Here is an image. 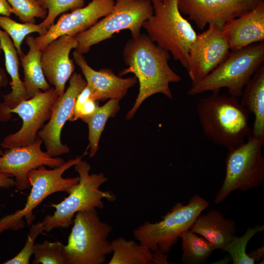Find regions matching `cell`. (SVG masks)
Segmentation results:
<instances>
[{"instance_id":"cell-32","label":"cell","mask_w":264,"mask_h":264,"mask_svg":"<svg viewBox=\"0 0 264 264\" xmlns=\"http://www.w3.org/2000/svg\"><path fill=\"white\" fill-rule=\"evenodd\" d=\"M91 89L86 85L76 99L69 120L73 121L81 119L83 121L94 113L98 106L96 101L91 98Z\"/></svg>"},{"instance_id":"cell-33","label":"cell","mask_w":264,"mask_h":264,"mask_svg":"<svg viewBox=\"0 0 264 264\" xmlns=\"http://www.w3.org/2000/svg\"><path fill=\"white\" fill-rule=\"evenodd\" d=\"M44 230L43 222L33 224L30 228L25 244L21 251L13 258L3 263L4 264H28L33 254L35 241L38 236Z\"/></svg>"},{"instance_id":"cell-24","label":"cell","mask_w":264,"mask_h":264,"mask_svg":"<svg viewBox=\"0 0 264 264\" xmlns=\"http://www.w3.org/2000/svg\"><path fill=\"white\" fill-rule=\"evenodd\" d=\"M113 255L109 264H153L152 250L132 240L120 237L110 242Z\"/></svg>"},{"instance_id":"cell-21","label":"cell","mask_w":264,"mask_h":264,"mask_svg":"<svg viewBox=\"0 0 264 264\" xmlns=\"http://www.w3.org/2000/svg\"><path fill=\"white\" fill-rule=\"evenodd\" d=\"M192 232L206 239L215 250H222L236 235V223L231 219L225 218L216 209L198 217L190 228Z\"/></svg>"},{"instance_id":"cell-20","label":"cell","mask_w":264,"mask_h":264,"mask_svg":"<svg viewBox=\"0 0 264 264\" xmlns=\"http://www.w3.org/2000/svg\"><path fill=\"white\" fill-rule=\"evenodd\" d=\"M0 45L4 55L6 69L12 80L11 91L3 96V101L0 103V121L5 122L12 116L9 113L10 110L31 97L20 77V58L16 49L9 35L0 28Z\"/></svg>"},{"instance_id":"cell-9","label":"cell","mask_w":264,"mask_h":264,"mask_svg":"<svg viewBox=\"0 0 264 264\" xmlns=\"http://www.w3.org/2000/svg\"><path fill=\"white\" fill-rule=\"evenodd\" d=\"M154 13L150 0H116L111 11L86 31L75 36V49L82 54L91 47L123 30H129L132 38L141 34L144 22Z\"/></svg>"},{"instance_id":"cell-4","label":"cell","mask_w":264,"mask_h":264,"mask_svg":"<svg viewBox=\"0 0 264 264\" xmlns=\"http://www.w3.org/2000/svg\"><path fill=\"white\" fill-rule=\"evenodd\" d=\"M153 14L142 27L151 40L171 53L175 61L187 67L190 46L197 34L187 19L180 12L177 0H150Z\"/></svg>"},{"instance_id":"cell-15","label":"cell","mask_w":264,"mask_h":264,"mask_svg":"<svg viewBox=\"0 0 264 264\" xmlns=\"http://www.w3.org/2000/svg\"><path fill=\"white\" fill-rule=\"evenodd\" d=\"M87 82L80 73H74L69 79V86L54 104L47 123L38 133L52 157H58L69 151V147L61 140L63 127L69 120L76 99L86 87Z\"/></svg>"},{"instance_id":"cell-16","label":"cell","mask_w":264,"mask_h":264,"mask_svg":"<svg viewBox=\"0 0 264 264\" xmlns=\"http://www.w3.org/2000/svg\"><path fill=\"white\" fill-rule=\"evenodd\" d=\"M114 0H92L87 5L63 14L45 34L35 38L37 47L43 50L50 42L63 35L75 36L83 32L109 14Z\"/></svg>"},{"instance_id":"cell-7","label":"cell","mask_w":264,"mask_h":264,"mask_svg":"<svg viewBox=\"0 0 264 264\" xmlns=\"http://www.w3.org/2000/svg\"><path fill=\"white\" fill-rule=\"evenodd\" d=\"M209 202L199 195L193 196L188 204L176 203L162 219L154 223L146 221L134 230L135 239L152 252L159 250L167 254L176 243L179 236L190 229Z\"/></svg>"},{"instance_id":"cell-35","label":"cell","mask_w":264,"mask_h":264,"mask_svg":"<svg viewBox=\"0 0 264 264\" xmlns=\"http://www.w3.org/2000/svg\"><path fill=\"white\" fill-rule=\"evenodd\" d=\"M153 264H168L167 259L168 255L159 250L153 252Z\"/></svg>"},{"instance_id":"cell-38","label":"cell","mask_w":264,"mask_h":264,"mask_svg":"<svg viewBox=\"0 0 264 264\" xmlns=\"http://www.w3.org/2000/svg\"><path fill=\"white\" fill-rule=\"evenodd\" d=\"M2 48L0 45V54L2 51ZM8 83V79L4 69L0 67V87L6 86Z\"/></svg>"},{"instance_id":"cell-30","label":"cell","mask_w":264,"mask_h":264,"mask_svg":"<svg viewBox=\"0 0 264 264\" xmlns=\"http://www.w3.org/2000/svg\"><path fill=\"white\" fill-rule=\"evenodd\" d=\"M64 245L59 242L44 241L34 244L33 264H66L63 254Z\"/></svg>"},{"instance_id":"cell-18","label":"cell","mask_w":264,"mask_h":264,"mask_svg":"<svg viewBox=\"0 0 264 264\" xmlns=\"http://www.w3.org/2000/svg\"><path fill=\"white\" fill-rule=\"evenodd\" d=\"M73 56L85 77L87 85L91 89V97L95 101L108 99L120 100L137 83L135 76L122 78L116 76L110 69L99 71L93 69L88 65L83 54L75 49Z\"/></svg>"},{"instance_id":"cell-26","label":"cell","mask_w":264,"mask_h":264,"mask_svg":"<svg viewBox=\"0 0 264 264\" xmlns=\"http://www.w3.org/2000/svg\"><path fill=\"white\" fill-rule=\"evenodd\" d=\"M179 238L181 239V261L183 264L204 263L215 250L206 239L190 229L181 234Z\"/></svg>"},{"instance_id":"cell-12","label":"cell","mask_w":264,"mask_h":264,"mask_svg":"<svg viewBox=\"0 0 264 264\" xmlns=\"http://www.w3.org/2000/svg\"><path fill=\"white\" fill-rule=\"evenodd\" d=\"M229 48L221 30L214 23L197 35L191 44L187 71L192 83L201 80L227 57Z\"/></svg>"},{"instance_id":"cell-29","label":"cell","mask_w":264,"mask_h":264,"mask_svg":"<svg viewBox=\"0 0 264 264\" xmlns=\"http://www.w3.org/2000/svg\"><path fill=\"white\" fill-rule=\"evenodd\" d=\"M12 9V13L23 23L36 22V18L44 19L47 10L38 0H6Z\"/></svg>"},{"instance_id":"cell-1","label":"cell","mask_w":264,"mask_h":264,"mask_svg":"<svg viewBox=\"0 0 264 264\" xmlns=\"http://www.w3.org/2000/svg\"><path fill=\"white\" fill-rule=\"evenodd\" d=\"M123 56L128 67L119 75L132 73L139 83L135 103L126 115L128 120L132 119L141 104L154 94L161 93L169 99L173 98L169 85L180 82L181 78L168 64L169 52L152 42L147 35L141 33L126 43Z\"/></svg>"},{"instance_id":"cell-6","label":"cell","mask_w":264,"mask_h":264,"mask_svg":"<svg viewBox=\"0 0 264 264\" xmlns=\"http://www.w3.org/2000/svg\"><path fill=\"white\" fill-rule=\"evenodd\" d=\"M63 254L66 264H102L112 252L108 238L112 230L96 208L77 212Z\"/></svg>"},{"instance_id":"cell-5","label":"cell","mask_w":264,"mask_h":264,"mask_svg":"<svg viewBox=\"0 0 264 264\" xmlns=\"http://www.w3.org/2000/svg\"><path fill=\"white\" fill-rule=\"evenodd\" d=\"M74 166L79 175V182L64 200L51 205L55 208V212L52 215H46L42 221L44 230L47 232L55 228L68 227L73 222L74 215L79 211L103 209V199L110 201L115 199L113 193L99 189L108 180L102 173L90 174V165L82 159Z\"/></svg>"},{"instance_id":"cell-14","label":"cell","mask_w":264,"mask_h":264,"mask_svg":"<svg viewBox=\"0 0 264 264\" xmlns=\"http://www.w3.org/2000/svg\"><path fill=\"white\" fill-rule=\"evenodd\" d=\"M43 140L38 136L30 144L6 149L0 155V173L15 178V185L19 190L30 188L27 174L32 169L44 165L54 168L63 165L65 160L52 157L41 149Z\"/></svg>"},{"instance_id":"cell-3","label":"cell","mask_w":264,"mask_h":264,"mask_svg":"<svg viewBox=\"0 0 264 264\" xmlns=\"http://www.w3.org/2000/svg\"><path fill=\"white\" fill-rule=\"evenodd\" d=\"M264 60V41L231 51L226 58L201 80L192 83L187 94L220 91L226 88L230 95L240 98L242 90Z\"/></svg>"},{"instance_id":"cell-17","label":"cell","mask_w":264,"mask_h":264,"mask_svg":"<svg viewBox=\"0 0 264 264\" xmlns=\"http://www.w3.org/2000/svg\"><path fill=\"white\" fill-rule=\"evenodd\" d=\"M77 45L75 36L63 35L50 42L42 50L44 74L50 84L54 86L59 96L65 92L66 83L74 70L75 66L69 58V53Z\"/></svg>"},{"instance_id":"cell-37","label":"cell","mask_w":264,"mask_h":264,"mask_svg":"<svg viewBox=\"0 0 264 264\" xmlns=\"http://www.w3.org/2000/svg\"><path fill=\"white\" fill-rule=\"evenodd\" d=\"M264 246H261L259 248L254 250L253 251H251L250 253L247 254L256 263L259 261L261 258H264Z\"/></svg>"},{"instance_id":"cell-8","label":"cell","mask_w":264,"mask_h":264,"mask_svg":"<svg viewBox=\"0 0 264 264\" xmlns=\"http://www.w3.org/2000/svg\"><path fill=\"white\" fill-rule=\"evenodd\" d=\"M264 140L249 136L243 144L231 150L225 158V175L214 199L223 201L236 190L245 192L260 186L264 180Z\"/></svg>"},{"instance_id":"cell-13","label":"cell","mask_w":264,"mask_h":264,"mask_svg":"<svg viewBox=\"0 0 264 264\" xmlns=\"http://www.w3.org/2000/svg\"><path fill=\"white\" fill-rule=\"evenodd\" d=\"M264 0H177L181 14L202 30L214 23L221 28L228 21L252 10Z\"/></svg>"},{"instance_id":"cell-25","label":"cell","mask_w":264,"mask_h":264,"mask_svg":"<svg viewBox=\"0 0 264 264\" xmlns=\"http://www.w3.org/2000/svg\"><path fill=\"white\" fill-rule=\"evenodd\" d=\"M120 99H110L101 107H98L94 113L83 120L88 127L89 156L93 157L98 150L101 134L110 117L114 116L119 110Z\"/></svg>"},{"instance_id":"cell-27","label":"cell","mask_w":264,"mask_h":264,"mask_svg":"<svg viewBox=\"0 0 264 264\" xmlns=\"http://www.w3.org/2000/svg\"><path fill=\"white\" fill-rule=\"evenodd\" d=\"M0 28L3 29L11 39L19 58L24 54L22 50L21 45L26 36L34 32L43 35L48 30L42 22L38 24L28 22L19 23L10 17L3 15H0Z\"/></svg>"},{"instance_id":"cell-39","label":"cell","mask_w":264,"mask_h":264,"mask_svg":"<svg viewBox=\"0 0 264 264\" xmlns=\"http://www.w3.org/2000/svg\"><path fill=\"white\" fill-rule=\"evenodd\" d=\"M3 154V151L0 148V155H2Z\"/></svg>"},{"instance_id":"cell-34","label":"cell","mask_w":264,"mask_h":264,"mask_svg":"<svg viewBox=\"0 0 264 264\" xmlns=\"http://www.w3.org/2000/svg\"><path fill=\"white\" fill-rule=\"evenodd\" d=\"M11 177L8 174L0 173V188H8L15 185V180Z\"/></svg>"},{"instance_id":"cell-19","label":"cell","mask_w":264,"mask_h":264,"mask_svg":"<svg viewBox=\"0 0 264 264\" xmlns=\"http://www.w3.org/2000/svg\"><path fill=\"white\" fill-rule=\"evenodd\" d=\"M220 29L231 51L264 41V1Z\"/></svg>"},{"instance_id":"cell-2","label":"cell","mask_w":264,"mask_h":264,"mask_svg":"<svg viewBox=\"0 0 264 264\" xmlns=\"http://www.w3.org/2000/svg\"><path fill=\"white\" fill-rule=\"evenodd\" d=\"M197 110L203 133L228 150L243 144L251 134L249 112L238 98L213 92L198 101Z\"/></svg>"},{"instance_id":"cell-36","label":"cell","mask_w":264,"mask_h":264,"mask_svg":"<svg viewBox=\"0 0 264 264\" xmlns=\"http://www.w3.org/2000/svg\"><path fill=\"white\" fill-rule=\"evenodd\" d=\"M12 9L6 0H0V15L10 17Z\"/></svg>"},{"instance_id":"cell-11","label":"cell","mask_w":264,"mask_h":264,"mask_svg":"<svg viewBox=\"0 0 264 264\" xmlns=\"http://www.w3.org/2000/svg\"><path fill=\"white\" fill-rule=\"evenodd\" d=\"M59 97L55 88L37 92L32 98L23 101L11 109L9 113L17 114L22 124L17 132L6 136L0 145L10 149L27 145L33 142L45 121L50 117L52 109Z\"/></svg>"},{"instance_id":"cell-22","label":"cell","mask_w":264,"mask_h":264,"mask_svg":"<svg viewBox=\"0 0 264 264\" xmlns=\"http://www.w3.org/2000/svg\"><path fill=\"white\" fill-rule=\"evenodd\" d=\"M240 102L254 116L251 135L264 140V66H262L244 87Z\"/></svg>"},{"instance_id":"cell-23","label":"cell","mask_w":264,"mask_h":264,"mask_svg":"<svg viewBox=\"0 0 264 264\" xmlns=\"http://www.w3.org/2000/svg\"><path fill=\"white\" fill-rule=\"evenodd\" d=\"M25 42L29 47L26 54L20 58L24 74V85L32 98L37 92L42 90H48L51 88L43 70L41 64L42 51L35 44V38L27 36Z\"/></svg>"},{"instance_id":"cell-28","label":"cell","mask_w":264,"mask_h":264,"mask_svg":"<svg viewBox=\"0 0 264 264\" xmlns=\"http://www.w3.org/2000/svg\"><path fill=\"white\" fill-rule=\"evenodd\" d=\"M264 226L256 225L249 227L241 237L234 236L232 241L222 249L230 255L233 264H254L255 261L246 252V245L249 240L257 233L262 232Z\"/></svg>"},{"instance_id":"cell-31","label":"cell","mask_w":264,"mask_h":264,"mask_svg":"<svg viewBox=\"0 0 264 264\" xmlns=\"http://www.w3.org/2000/svg\"><path fill=\"white\" fill-rule=\"evenodd\" d=\"M40 4L47 10L46 18L42 22L47 29L61 14L84 6L85 0H38Z\"/></svg>"},{"instance_id":"cell-10","label":"cell","mask_w":264,"mask_h":264,"mask_svg":"<svg viewBox=\"0 0 264 264\" xmlns=\"http://www.w3.org/2000/svg\"><path fill=\"white\" fill-rule=\"evenodd\" d=\"M81 159L82 156H78L52 170H48L42 165L30 171L27 177L32 187L25 205L21 210L0 219V233L5 230L16 231L23 228L25 226L23 218L29 225L35 219L33 210L50 195L57 192L68 194L78 183L79 177L64 178L62 175Z\"/></svg>"}]
</instances>
